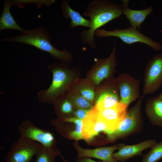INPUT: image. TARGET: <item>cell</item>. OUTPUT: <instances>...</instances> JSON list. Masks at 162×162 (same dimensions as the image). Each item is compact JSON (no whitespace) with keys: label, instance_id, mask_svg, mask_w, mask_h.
<instances>
[{"label":"cell","instance_id":"obj_6","mask_svg":"<svg viewBox=\"0 0 162 162\" xmlns=\"http://www.w3.org/2000/svg\"><path fill=\"white\" fill-rule=\"evenodd\" d=\"M143 93L152 94L162 85V54L154 56L146 65L144 73Z\"/></svg>","mask_w":162,"mask_h":162},{"label":"cell","instance_id":"obj_1","mask_svg":"<svg viewBox=\"0 0 162 162\" xmlns=\"http://www.w3.org/2000/svg\"><path fill=\"white\" fill-rule=\"evenodd\" d=\"M123 4L108 0H94L88 5L83 15L89 18L90 26L82 31L80 37L83 43L92 49L96 47L95 32L123 14Z\"/></svg>","mask_w":162,"mask_h":162},{"label":"cell","instance_id":"obj_23","mask_svg":"<svg viewBox=\"0 0 162 162\" xmlns=\"http://www.w3.org/2000/svg\"><path fill=\"white\" fill-rule=\"evenodd\" d=\"M69 98L73 105L77 109L89 110L92 109L94 107L92 103L87 100L82 95H77L74 97L69 95Z\"/></svg>","mask_w":162,"mask_h":162},{"label":"cell","instance_id":"obj_25","mask_svg":"<svg viewBox=\"0 0 162 162\" xmlns=\"http://www.w3.org/2000/svg\"><path fill=\"white\" fill-rule=\"evenodd\" d=\"M57 103V108L61 115H68L72 112L73 105L69 98L65 99Z\"/></svg>","mask_w":162,"mask_h":162},{"label":"cell","instance_id":"obj_28","mask_svg":"<svg viewBox=\"0 0 162 162\" xmlns=\"http://www.w3.org/2000/svg\"><path fill=\"white\" fill-rule=\"evenodd\" d=\"M76 162H105L104 161L102 162H97L92 160L89 157H83L80 158Z\"/></svg>","mask_w":162,"mask_h":162},{"label":"cell","instance_id":"obj_26","mask_svg":"<svg viewBox=\"0 0 162 162\" xmlns=\"http://www.w3.org/2000/svg\"><path fill=\"white\" fill-rule=\"evenodd\" d=\"M79 91L83 97L92 103H93L94 100L95 93L92 88L85 87L80 89Z\"/></svg>","mask_w":162,"mask_h":162},{"label":"cell","instance_id":"obj_13","mask_svg":"<svg viewBox=\"0 0 162 162\" xmlns=\"http://www.w3.org/2000/svg\"><path fill=\"white\" fill-rule=\"evenodd\" d=\"M156 143L154 140L150 139L133 145L120 144L118 151L113 153L112 156L117 161L124 162L134 156L141 154L143 150L151 148Z\"/></svg>","mask_w":162,"mask_h":162},{"label":"cell","instance_id":"obj_2","mask_svg":"<svg viewBox=\"0 0 162 162\" xmlns=\"http://www.w3.org/2000/svg\"><path fill=\"white\" fill-rule=\"evenodd\" d=\"M18 36L0 39L2 41L19 43L34 46L37 49L49 53L54 58L62 62L68 63L73 58L70 52L64 48L60 50L51 43V37L48 31L44 27L25 30Z\"/></svg>","mask_w":162,"mask_h":162},{"label":"cell","instance_id":"obj_15","mask_svg":"<svg viewBox=\"0 0 162 162\" xmlns=\"http://www.w3.org/2000/svg\"><path fill=\"white\" fill-rule=\"evenodd\" d=\"M61 9L64 18L67 20H70L69 26L71 29H73L79 26L89 28V20L84 18L79 12L72 9L68 0H64L62 1Z\"/></svg>","mask_w":162,"mask_h":162},{"label":"cell","instance_id":"obj_29","mask_svg":"<svg viewBox=\"0 0 162 162\" xmlns=\"http://www.w3.org/2000/svg\"><path fill=\"white\" fill-rule=\"evenodd\" d=\"M61 157L63 162H69L66 159H65V158L61 156Z\"/></svg>","mask_w":162,"mask_h":162},{"label":"cell","instance_id":"obj_4","mask_svg":"<svg viewBox=\"0 0 162 162\" xmlns=\"http://www.w3.org/2000/svg\"><path fill=\"white\" fill-rule=\"evenodd\" d=\"M94 36L98 38L117 37L128 44L136 43H142L155 51H160L162 49V46L160 43L143 34L138 29L131 26L125 29H115L111 30L99 29L95 32Z\"/></svg>","mask_w":162,"mask_h":162},{"label":"cell","instance_id":"obj_8","mask_svg":"<svg viewBox=\"0 0 162 162\" xmlns=\"http://www.w3.org/2000/svg\"><path fill=\"white\" fill-rule=\"evenodd\" d=\"M144 96H141L136 104L127 111L118 128L109 139L114 140L134 132L138 128L141 122V104Z\"/></svg>","mask_w":162,"mask_h":162},{"label":"cell","instance_id":"obj_19","mask_svg":"<svg viewBox=\"0 0 162 162\" xmlns=\"http://www.w3.org/2000/svg\"><path fill=\"white\" fill-rule=\"evenodd\" d=\"M118 90L109 89L103 92L97 100L94 106L98 110L112 107L120 102Z\"/></svg>","mask_w":162,"mask_h":162},{"label":"cell","instance_id":"obj_18","mask_svg":"<svg viewBox=\"0 0 162 162\" xmlns=\"http://www.w3.org/2000/svg\"><path fill=\"white\" fill-rule=\"evenodd\" d=\"M11 6V0L4 1L3 10L0 17V31L11 29L22 32L25 29L17 24L10 13V8Z\"/></svg>","mask_w":162,"mask_h":162},{"label":"cell","instance_id":"obj_20","mask_svg":"<svg viewBox=\"0 0 162 162\" xmlns=\"http://www.w3.org/2000/svg\"><path fill=\"white\" fill-rule=\"evenodd\" d=\"M58 120L65 122H71L74 123L76 126L75 130L68 133V137L70 139H74L76 140L83 139L85 140L82 134V120L76 117H65L58 118Z\"/></svg>","mask_w":162,"mask_h":162},{"label":"cell","instance_id":"obj_7","mask_svg":"<svg viewBox=\"0 0 162 162\" xmlns=\"http://www.w3.org/2000/svg\"><path fill=\"white\" fill-rule=\"evenodd\" d=\"M20 136L38 142L43 146L54 149L55 140L50 132L36 126L29 120L23 121L17 127Z\"/></svg>","mask_w":162,"mask_h":162},{"label":"cell","instance_id":"obj_21","mask_svg":"<svg viewBox=\"0 0 162 162\" xmlns=\"http://www.w3.org/2000/svg\"><path fill=\"white\" fill-rule=\"evenodd\" d=\"M59 153L55 149H50L42 146L36 155L35 162H55V157Z\"/></svg>","mask_w":162,"mask_h":162},{"label":"cell","instance_id":"obj_12","mask_svg":"<svg viewBox=\"0 0 162 162\" xmlns=\"http://www.w3.org/2000/svg\"><path fill=\"white\" fill-rule=\"evenodd\" d=\"M116 49L114 44L110 56L96 62L94 71L91 77L92 81L96 85L98 86L104 79L110 77L113 72L116 64Z\"/></svg>","mask_w":162,"mask_h":162},{"label":"cell","instance_id":"obj_10","mask_svg":"<svg viewBox=\"0 0 162 162\" xmlns=\"http://www.w3.org/2000/svg\"><path fill=\"white\" fill-rule=\"evenodd\" d=\"M120 102L128 106L140 97V81L127 73L120 75L118 80Z\"/></svg>","mask_w":162,"mask_h":162},{"label":"cell","instance_id":"obj_27","mask_svg":"<svg viewBox=\"0 0 162 162\" xmlns=\"http://www.w3.org/2000/svg\"><path fill=\"white\" fill-rule=\"evenodd\" d=\"M92 109H77L74 112V114L76 117L82 120L86 116Z\"/></svg>","mask_w":162,"mask_h":162},{"label":"cell","instance_id":"obj_17","mask_svg":"<svg viewBox=\"0 0 162 162\" xmlns=\"http://www.w3.org/2000/svg\"><path fill=\"white\" fill-rule=\"evenodd\" d=\"M123 14L128 19L131 27L138 30L147 16L152 13L153 10L152 6L143 10H135L129 8L127 4L125 5L123 4Z\"/></svg>","mask_w":162,"mask_h":162},{"label":"cell","instance_id":"obj_9","mask_svg":"<svg viewBox=\"0 0 162 162\" xmlns=\"http://www.w3.org/2000/svg\"><path fill=\"white\" fill-rule=\"evenodd\" d=\"M82 134L85 140H90L101 132H104L109 138L114 132L107 124L98 117V110L94 106L82 120Z\"/></svg>","mask_w":162,"mask_h":162},{"label":"cell","instance_id":"obj_22","mask_svg":"<svg viewBox=\"0 0 162 162\" xmlns=\"http://www.w3.org/2000/svg\"><path fill=\"white\" fill-rule=\"evenodd\" d=\"M143 156L141 162H157L162 158V141L156 143Z\"/></svg>","mask_w":162,"mask_h":162},{"label":"cell","instance_id":"obj_14","mask_svg":"<svg viewBox=\"0 0 162 162\" xmlns=\"http://www.w3.org/2000/svg\"><path fill=\"white\" fill-rule=\"evenodd\" d=\"M76 143L74 144L78 152L77 158L92 157L100 159L105 162H118L112 156L113 152L118 149L119 145L103 147L94 149H84Z\"/></svg>","mask_w":162,"mask_h":162},{"label":"cell","instance_id":"obj_3","mask_svg":"<svg viewBox=\"0 0 162 162\" xmlns=\"http://www.w3.org/2000/svg\"><path fill=\"white\" fill-rule=\"evenodd\" d=\"M48 68L52 73V82L47 88L39 92L37 96L39 102L50 103L67 89L72 78L70 71L64 62L52 63Z\"/></svg>","mask_w":162,"mask_h":162},{"label":"cell","instance_id":"obj_24","mask_svg":"<svg viewBox=\"0 0 162 162\" xmlns=\"http://www.w3.org/2000/svg\"><path fill=\"white\" fill-rule=\"evenodd\" d=\"M55 0H11L12 5L18 6L20 8H23L24 6L30 3H33L39 6L44 5H49L55 2Z\"/></svg>","mask_w":162,"mask_h":162},{"label":"cell","instance_id":"obj_16","mask_svg":"<svg viewBox=\"0 0 162 162\" xmlns=\"http://www.w3.org/2000/svg\"><path fill=\"white\" fill-rule=\"evenodd\" d=\"M146 111L153 124L162 126V93L158 97L149 99L146 103Z\"/></svg>","mask_w":162,"mask_h":162},{"label":"cell","instance_id":"obj_11","mask_svg":"<svg viewBox=\"0 0 162 162\" xmlns=\"http://www.w3.org/2000/svg\"><path fill=\"white\" fill-rule=\"evenodd\" d=\"M128 107L119 102L110 108L100 110L97 109L99 117L114 132L124 118L128 111Z\"/></svg>","mask_w":162,"mask_h":162},{"label":"cell","instance_id":"obj_5","mask_svg":"<svg viewBox=\"0 0 162 162\" xmlns=\"http://www.w3.org/2000/svg\"><path fill=\"white\" fill-rule=\"evenodd\" d=\"M40 143L20 136L11 145L5 162H31L42 146Z\"/></svg>","mask_w":162,"mask_h":162}]
</instances>
